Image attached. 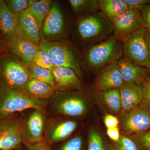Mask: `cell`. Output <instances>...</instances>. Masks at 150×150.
Wrapping results in <instances>:
<instances>
[{
    "label": "cell",
    "instance_id": "obj_37",
    "mask_svg": "<svg viewBox=\"0 0 150 150\" xmlns=\"http://www.w3.org/2000/svg\"><path fill=\"white\" fill-rule=\"evenodd\" d=\"M106 134L109 138L115 142H118L121 137L118 127L107 129Z\"/></svg>",
    "mask_w": 150,
    "mask_h": 150
},
{
    "label": "cell",
    "instance_id": "obj_14",
    "mask_svg": "<svg viewBox=\"0 0 150 150\" xmlns=\"http://www.w3.org/2000/svg\"><path fill=\"white\" fill-rule=\"evenodd\" d=\"M17 35L38 46L40 42V30L35 19L27 10L18 17Z\"/></svg>",
    "mask_w": 150,
    "mask_h": 150
},
{
    "label": "cell",
    "instance_id": "obj_7",
    "mask_svg": "<svg viewBox=\"0 0 150 150\" xmlns=\"http://www.w3.org/2000/svg\"><path fill=\"white\" fill-rule=\"evenodd\" d=\"M122 127L127 134H142L150 130V101L144 98L133 110L125 113Z\"/></svg>",
    "mask_w": 150,
    "mask_h": 150
},
{
    "label": "cell",
    "instance_id": "obj_34",
    "mask_svg": "<svg viewBox=\"0 0 150 150\" xmlns=\"http://www.w3.org/2000/svg\"><path fill=\"white\" fill-rule=\"evenodd\" d=\"M23 142L27 150H51L46 140L44 139L40 142L33 144L24 141Z\"/></svg>",
    "mask_w": 150,
    "mask_h": 150
},
{
    "label": "cell",
    "instance_id": "obj_42",
    "mask_svg": "<svg viewBox=\"0 0 150 150\" xmlns=\"http://www.w3.org/2000/svg\"><path fill=\"white\" fill-rule=\"evenodd\" d=\"M1 40H0V45H1ZM0 47H1V46H0Z\"/></svg>",
    "mask_w": 150,
    "mask_h": 150
},
{
    "label": "cell",
    "instance_id": "obj_13",
    "mask_svg": "<svg viewBox=\"0 0 150 150\" xmlns=\"http://www.w3.org/2000/svg\"><path fill=\"white\" fill-rule=\"evenodd\" d=\"M10 51L21 61L29 66L33 64L39 46L17 35L7 43Z\"/></svg>",
    "mask_w": 150,
    "mask_h": 150
},
{
    "label": "cell",
    "instance_id": "obj_22",
    "mask_svg": "<svg viewBox=\"0 0 150 150\" xmlns=\"http://www.w3.org/2000/svg\"><path fill=\"white\" fill-rule=\"evenodd\" d=\"M53 2L49 0L37 1L30 5L27 11L32 15L40 31L43 21L48 15Z\"/></svg>",
    "mask_w": 150,
    "mask_h": 150
},
{
    "label": "cell",
    "instance_id": "obj_39",
    "mask_svg": "<svg viewBox=\"0 0 150 150\" xmlns=\"http://www.w3.org/2000/svg\"><path fill=\"white\" fill-rule=\"evenodd\" d=\"M145 98L150 101V88L145 87Z\"/></svg>",
    "mask_w": 150,
    "mask_h": 150
},
{
    "label": "cell",
    "instance_id": "obj_27",
    "mask_svg": "<svg viewBox=\"0 0 150 150\" xmlns=\"http://www.w3.org/2000/svg\"><path fill=\"white\" fill-rule=\"evenodd\" d=\"M33 64L51 71L56 67L54 61L49 54L39 47Z\"/></svg>",
    "mask_w": 150,
    "mask_h": 150
},
{
    "label": "cell",
    "instance_id": "obj_25",
    "mask_svg": "<svg viewBox=\"0 0 150 150\" xmlns=\"http://www.w3.org/2000/svg\"><path fill=\"white\" fill-rule=\"evenodd\" d=\"M100 95L108 109L117 113L121 109V98L119 89H113L100 92Z\"/></svg>",
    "mask_w": 150,
    "mask_h": 150
},
{
    "label": "cell",
    "instance_id": "obj_11",
    "mask_svg": "<svg viewBox=\"0 0 150 150\" xmlns=\"http://www.w3.org/2000/svg\"><path fill=\"white\" fill-rule=\"evenodd\" d=\"M123 81L118 62H115L100 70L95 81V87L99 92L113 89H120Z\"/></svg>",
    "mask_w": 150,
    "mask_h": 150
},
{
    "label": "cell",
    "instance_id": "obj_24",
    "mask_svg": "<svg viewBox=\"0 0 150 150\" xmlns=\"http://www.w3.org/2000/svg\"><path fill=\"white\" fill-rule=\"evenodd\" d=\"M77 126V123L75 121H66L60 123L51 134V142L55 143L67 139L72 134Z\"/></svg>",
    "mask_w": 150,
    "mask_h": 150
},
{
    "label": "cell",
    "instance_id": "obj_6",
    "mask_svg": "<svg viewBox=\"0 0 150 150\" xmlns=\"http://www.w3.org/2000/svg\"><path fill=\"white\" fill-rule=\"evenodd\" d=\"M1 62L2 74L7 86L17 90L23 91L26 84L31 79L28 66L10 55L3 57Z\"/></svg>",
    "mask_w": 150,
    "mask_h": 150
},
{
    "label": "cell",
    "instance_id": "obj_9",
    "mask_svg": "<svg viewBox=\"0 0 150 150\" xmlns=\"http://www.w3.org/2000/svg\"><path fill=\"white\" fill-rule=\"evenodd\" d=\"M65 26L64 19L61 9L56 3H53L42 25L41 38L43 40L51 41L60 37L64 31Z\"/></svg>",
    "mask_w": 150,
    "mask_h": 150
},
{
    "label": "cell",
    "instance_id": "obj_40",
    "mask_svg": "<svg viewBox=\"0 0 150 150\" xmlns=\"http://www.w3.org/2000/svg\"><path fill=\"white\" fill-rule=\"evenodd\" d=\"M145 88H150V79L149 81L146 84V85L145 86Z\"/></svg>",
    "mask_w": 150,
    "mask_h": 150
},
{
    "label": "cell",
    "instance_id": "obj_18",
    "mask_svg": "<svg viewBox=\"0 0 150 150\" xmlns=\"http://www.w3.org/2000/svg\"><path fill=\"white\" fill-rule=\"evenodd\" d=\"M43 115L40 110H36L33 112L28 120L25 131L23 133V141L31 144L41 141L43 139Z\"/></svg>",
    "mask_w": 150,
    "mask_h": 150
},
{
    "label": "cell",
    "instance_id": "obj_15",
    "mask_svg": "<svg viewBox=\"0 0 150 150\" xmlns=\"http://www.w3.org/2000/svg\"><path fill=\"white\" fill-rule=\"evenodd\" d=\"M55 89L59 91L80 89L81 86L79 76L74 70L65 67H56L52 70Z\"/></svg>",
    "mask_w": 150,
    "mask_h": 150
},
{
    "label": "cell",
    "instance_id": "obj_4",
    "mask_svg": "<svg viewBox=\"0 0 150 150\" xmlns=\"http://www.w3.org/2000/svg\"><path fill=\"white\" fill-rule=\"evenodd\" d=\"M38 46L49 54L56 67L69 68L74 70L78 76H81V58L69 44L43 40Z\"/></svg>",
    "mask_w": 150,
    "mask_h": 150
},
{
    "label": "cell",
    "instance_id": "obj_32",
    "mask_svg": "<svg viewBox=\"0 0 150 150\" xmlns=\"http://www.w3.org/2000/svg\"><path fill=\"white\" fill-rule=\"evenodd\" d=\"M82 141L80 137L73 138L65 144L61 150H81Z\"/></svg>",
    "mask_w": 150,
    "mask_h": 150
},
{
    "label": "cell",
    "instance_id": "obj_44",
    "mask_svg": "<svg viewBox=\"0 0 150 150\" xmlns=\"http://www.w3.org/2000/svg\"></svg>",
    "mask_w": 150,
    "mask_h": 150
},
{
    "label": "cell",
    "instance_id": "obj_35",
    "mask_svg": "<svg viewBox=\"0 0 150 150\" xmlns=\"http://www.w3.org/2000/svg\"><path fill=\"white\" fill-rule=\"evenodd\" d=\"M104 123L107 129L118 127L119 121L118 118L110 114H106L104 117Z\"/></svg>",
    "mask_w": 150,
    "mask_h": 150
},
{
    "label": "cell",
    "instance_id": "obj_30",
    "mask_svg": "<svg viewBox=\"0 0 150 150\" xmlns=\"http://www.w3.org/2000/svg\"><path fill=\"white\" fill-rule=\"evenodd\" d=\"M134 139L139 150H150V131L134 135Z\"/></svg>",
    "mask_w": 150,
    "mask_h": 150
},
{
    "label": "cell",
    "instance_id": "obj_2",
    "mask_svg": "<svg viewBox=\"0 0 150 150\" xmlns=\"http://www.w3.org/2000/svg\"><path fill=\"white\" fill-rule=\"evenodd\" d=\"M113 33L112 22L100 10L83 15L76 23V35L87 48L105 40Z\"/></svg>",
    "mask_w": 150,
    "mask_h": 150
},
{
    "label": "cell",
    "instance_id": "obj_31",
    "mask_svg": "<svg viewBox=\"0 0 150 150\" xmlns=\"http://www.w3.org/2000/svg\"><path fill=\"white\" fill-rule=\"evenodd\" d=\"M115 150H139L135 142L129 137L122 136L115 142Z\"/></svg>",
    "mask_w": 150,
    "mask_h": 150
},
{
    "label": "cell",
    "instance_id": "obj_3",
    "mask_svg": "<svg viewBox=\"0 0 150 150\" xmlns=\"http://www.w3.org/2000/svg\"><path fill=\"white\" fill-rule=\"evenodd\" d=\"M44 104L40 99L24 91L17 90L8 86L0 88V118L10 117L15 112L34 108L43 110Z\"/></svg>",
    "mask_w": 150,
    "mask_h": 150
},
{
    "label": "cell",
    "instance_id": "obj_21",
    "mask_svg": "<svg viewBox=\"0 0 150 150\" xmlns=\"http://www.w3.org/2000/svg\"><path fill=\"white\" fill-rule=\"evenodd\" d=\"M129 8L124 0H100L99 10L112 21Z\"/></svg>",
    "mask_w": 150,
    "mask_h": 150
},
{
    "label": "cell",
    "instance_id": "obj_19",
    "mask_svg": "<svg viewBox=\"0 0 150 150\" xmlns=\"http://www.w3.org/2000/svg\"><path fill=\"white\" fill-rule=\"evenodd\" d=\"M59 112L70 116H80L84 115L87 110L86 105L82 98L78 96L67 98L58 106Z\"/></svg>",
    "mask_w": 150,
    "mask_h": 150
},
{
    "label": "cell",
    "instance_id": "obj_16",
    "mask_svg": "<svg viewBox=\"0 0 150 150\" xmlns=\"http://www.w3.org/2000/svg\"><path fill=\"white\" fill-rule=\"evenodd\" d=\"M118 64L124 82L134 83L143 86L147 83L148 69L134 64L123 57L118 60Z\"/></svg>",
    "mask_w": 150,
    "mask_h": 150
},
{
    "label": "cell",
    "instance_id": "obj_5",
    "mask_svg": "<svg viewBox=\"0 0 150 150\" xmlns=\"http://www.w3.org/2000/svg\"><path fill=\"white\" fill-rule=\"evenodd\" d=\"M147 30L142 28L123 42V57L134 64L150 69V54L145 40Z\"/></svg>",
    "mask_w": 150,
    "mask_h": 150
},
{
    "label": "cell",
    "instance_id": "obj_1",
    "mask_svg": "<svg viewBox=\"0 0 150 150\" xmlns=\"http://www.w3.org/2000/svg\"><path fill=\"white\" fill-rule=\"evenodd\" d=\"M123 43L113 34L99 43L88 47L82 57V64L92 71L101 69L123 57Z\"/></svg>",
    "mask_w": 150,
    "mask_h": 150
},
{
    "label": "cell",
    "instance_id": "obj_28",
    "mask_svg": "<svg viewBox=\"0 0 150 150\" xmlns=\"http://www.w3.org/2000/svg\"><path fill=\"white\" fill-rule=\"evenodd\" d=\"M5 2L9 9L18 17L26 11L29 7V1L28 0H7Z\"/></svg>",
    "mask_w": 150,
    "mask_h": 150
},
{
    "label": "cell",
    "instance_id": "obj_20",
    "mask_svg": "<svg viewBox=\"0 0 150 150\" xmlns=\"http://www.w3.org/2000/svg\"><path fill=\"white\" fill-rule=\"evenodd\" d=\"M55 89L48 84L31 79L25 87L23 91L35 98H50L54 95Z\"/></svg>",
    "mask_w": 150,
    "mask_h": 150
},
{
    "label": "cell",
    "instance_id": "obj_26",
    "mask_svg": "<svg viewBox=\"0 0 150 150\" xmlns=\"http://www.w3.org/2000/svg\"><path fill=\"white\" fill-rule=\"evenodd\" d=\"M28 69L31 78L48 83L55 88V82L51 70L33 64L28 66Z\"/></svg>",
    "mask_w": 150,
    "mask_h": 150
},
{
    "label": "cell",
    "instance_id": "obj_41",
    "mask_svg": "<svg viewBox=\"0 0 150 150\" xmlns=\"http://www.w3.org/2000/svg\"><path fill=\"white\" fill-rule=\"evenodd\" d=\"M108 147L109 150H115L114 147H112V146H111V145H109Z\"/></svg>",
    "mask_w": 150,
    "mask_h": 150
},
{
    "label": "cell",
    "instance_id": "obj_29",
    "mask_svg": "<svg viewBox=\"0 0 150 150\" xmlns=\"http://www.w3.org/2000/svg\"><path fill=\"white\" fill-rule=\"evenodd\" d=\"M88 139V150H106L102 137L96 130L90 131Z\"/></svg>",
    "mask_w": 150,
    "mask_h": 150
},
{
    "label": "cell",
    "instance_id": "obj_38",
    "mask_svg": "<svg viewBox=\"0 0 150 150\" xmlns=\"http://www.w3.org/2000/svg\"><path fill=\"white\" fill-rule=\"evenodd\" d=\"M145 40L147 46L148 50L150 53V30H147L145 35Z\"/></svg>",
    "mask_w": 150,
    "mask_h": 150
},
{
    "label": "cell",
    "instance_id": "obj_12",
    "mask_svg": "<svg viewBox=\"0 0 150 150\" xmlns=\"http://www.w3.org/2000/svg\"><path fill=\"white\" fill-rule=\"evenodd\" d=\"M119 89L121 109L126 113L134 109L145 98V87L141 85L124 82Z\"/></svg>",
    "mask_w": 150,
    "mask_h": 150
},
{
    "label": "cell",
    "instance_id": "obj_10",
    "mask_svg": "<svg viewBox=\"0 0 150 150\" xmlns=\"http://www.w3.org/2000/svg\"><path fill=\"white\" fill-rule=\"evenodd\" d=\"M22 129L16 120H5L0 122V150L16 149L23 142Z\"/></svg>",
    "mask_w": 150,
    "mask_h": 150
},
{
    "label": "cell",
    "instance_id": "obj_36",
    "mask_svg": "<svg viewBox=\"0 0 150 150\" xmlns=\"http://www.w3.org/2000/svg\"><path fill=\"white\" fill-rule=\"evenodd\" d=\"M130 8H139L150 4V0H124Z\"/></svg>",
    "mask_w": 150,
    "mask_h": 150
},
{
    "label": "cell",
    "instance_id": "obj_17",
    "mask_svg": "<svg viewBox=\"0 0 150 150\" xmlns=\"http://www.w3.org/2000/svg\"><path fill=\"white\" fill-rule=\"evenodd\" d=\"M18 17L6 5L4 1L0 0V34L8 43L17 35Z\"/></svg>",
    "mask_w": 150,
    "mask_h": 150
},
{
    "label": "cell",
    "instance_id": "obj_8",
    "mask_svg": "<svg viewBox=\"0 0 150 150\" xmlns=\"http://www.w3.org/2000/svg\"><path fill=\"white\" fill-rule=\"evenodd\" d=\"M111 22L113 35L123 43L135 31L144 28L139 10L134 8L129 7L128 10Z\"/></svg>",
    "mask_w": 150,
    "mask_h": 150
},
{
    "label": "cell",
    "instance_id": "obj_23",
    "mask_svg": "<svg viewBox=\"0 0 150 150\" xmlns=\"http://www.w3.org/2000/svg\"><path fill=\"white\" fill-rule=\"evenodd\" d=\"M70 6L75 13L84 15L99 11L100 0H69Z\"/></svg>",
    "mask_w": 150,
    "mask_h": 150
},
{
    "label": "cell",
    "instance_id": "obj_43",
    "mask_svg": "<svg viewBox=\"0 0 150 150\" xmlns=\"http://www.w3.org/2000/svg\"></svg>",
    "mask_w": 150,
    "mask_h": 150
},
{
    "label": "cell",
    "instance_id": "obj_33",
    "mask_svg": "<svg viewBox=\"0 0 150 150\" xmlns=\"http://www.w3.org/2000/svg\"><path fill=\"white\" fill-rule=\"evenodd\" d=\"M144 25L147 30H150V4L139 8Z\"/></svg>",
    "mask_w": 150,
    "mask_h": 150
}]
</instances>
